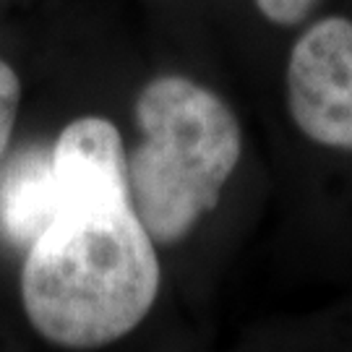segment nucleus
I'll return each mask as SVG.
<instances>
[{
    "mask_svg": "<svg viewBox=\"0 0 352 352\" xmlns=\"http://www.w3.org/2000/svg\"><path fill=\"white\" fill-rule=\"evenodd\" d=\"M21 102V81L6 60H0V160L8 149V141L13 133L16 113Z\"/></svg>",
    "mask_w": 352,
    "mask_h": 352,
    "instance_id": "5",
    "label": "nucleus"
},
{
    "mask_svg": "<svg viewBox=\"0 0 352 352\" xmlns=\"http://www.w3.org/2000/svg\"><path fill=\"white\" fill-rule=\"evenodd\" d=\"M133 115L144 139L128 154L131 201L157 245H175L219 204L243 131L217 91L180 74L146 81Z\"/></svg>",
    "mask_w": 352,
    "mask_h": 352,
    "instance_id": "2",
    "label": "nucleus"
},
{
    "mask_svg": "<svg viewBox=\"0 0 352 352\" xmlns=\"http://www.w3.org/2000/svg\"><path fill=\"white\" fill-rule=\"evenodd\" d=\"M253 3L269 24L292 26L305 21V16L314 11L318 0H253Z\"/></svg>",
    "mask_w": 352,
    "mask_h": 352,
    "instance_id": "6",
    "label": "nucleus"
},
{
    "mask_svg": "<svg viewBox=\"0 0 352 352\" xmlns=\"http://www.w3.org/2000/svg\"><path fill=\"white\" fill-rule=\"evenodd\" d=\"M55 217L29 248L21 300L29 324L65 350L123 340L157 300V243L131 201L120 131L84 115L50 149Z\"/></svg>",
    "mask_w": 352,
    "mask_h": 352,
    "instance_id": "1",
    "label": "nucleus"
},
{
    "mask_svg": "<svg viewBox=\"0 0 352 352\" xmlns=\"http://www.w3.org/2000/svg\"><path fill=\"white\" fill-rule=\"evenodd\" d=\"M55 217L50 151L24 149L0 170V235L29 248Z\"/></svg>",
    "mask_w": 352,
    "mask_h": 352,
    "instance_id": "4",
    "label": "nucleus"
},
{
    "mask_svg": "<svg viewBox=\"0 0 352 352\" xmlns=\"http://www.w3.org/2000/svg\"><path fill=\"white\" fill-rule=\"evenodd\" d=\"M285 91L292 123L305 139L352 151V19H318L295 39Z\"/></svg>",
    "mask_w": 352,
    "mask_h": 352,
    "instance_id": "3",
    "label": "nucleus"
}]
</instances>
